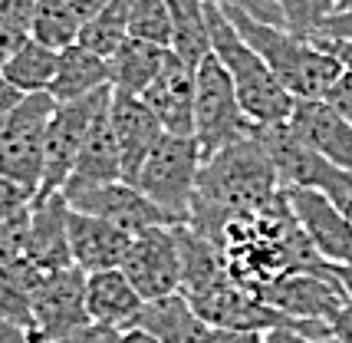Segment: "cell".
I'll return each instance as SVG.
<instances>
[{
    "instance_id": "6da1fadb",
    "label": "cell",
    "mask_w": 352,
    "mask_h": 343,
    "mask_svg": "<svg viewBox=\"0 0 352 343\" xmlns=\"http://www.w3.org/2000/svg\"><path fill=\"white\" fill-rule=\"evenodd\" d=\"M283 195V185L276 178V169L257 132L247 139L221 149L217 156L204 158L198 172V195L188 215V228L201 238L211 234L228 218L257 215L270 208Z\"/></svg>"
},
{
    "instance_id": "7a4b0ae2",
    "label": "cell",
    "mask_w": 352,
    "mask_h": 343,
    "mask_svg": "<svg viewBox=\"0 0 352 343\" xmlns=\"http://www.w3.org/2000/svg\"><path fill=\"white\" fill-rule=\"evenodd\" d=\"M228 20L237 27L250 47L261 53V60L270 66V73L280 79V86L300 103V99H326L329 90L339 83L346 73L342 63L316 47L309 37L290 33L287 27H270L254 17L237 14V10H224Z\"/></svg>"
},
{
    "instance_id": "3957f363",
    "label": "cell",
    "mask_w": 352,
    "mask_h": 343,
    "mask_svg": "<svg viewBox=\"0 0 352 343\" xmlns=\"http://www.w3.org/2000/svg\"><path fill=\"white\" fill-rule=\"evenodd\" d=\"M208 30H211V53L228 70L247 119L254 125L287 123L296 99L280 86V79L270 73V66L261 60V53L237 33V27L228 20V14L214 3H208Z\"/></svg>"
},
{
    "instance_id": "277c9868",
    "label": "cell",
    "mask_w": 352,
    "mask_h": 343,
    "mask_svg": "<svg viewBox=\"0 0 352 343\" xmlns=\"http://www.w3.org/2000/svg\"><path fill=\"white\" fill-rule=\"evenodd\" d=\"M201 162H204V156H201L195 136L165 132L152 149V156L145 158V165H142L132 185L155 208H162L171 225H188L191 205H195V195H198Z\"/></svg>"
},
{
    "instance_id": "5b68a950",
    "label": "cell",
    "mask_w": 352,
    "mask_h": 343,
    "mask_svg": "<svg viewBox=\"0 0 352 343\" xmlns=\"http://www.w3.org/2000/svg\"><path fill=\"white\" fill-rule=\"evenodd\" d=\"M257 139L263 142L267 156L274 162L276 178L283 188H303L320 191L333 205H339L346 215H352V175L322 158L316 149H309L303 139L293 136V129L283 125H257Z\"/></svg>"
},
{
    "instance_id": "8992f818",
    "label": "cell",
    "mask_w": 352,
    "mask_h": 343,
    "mask_svg": "<svg viewBox=\"0 0 352 343\" xmlns=\"http://www.w3.org/2000/svg\"><path fill=\"white\" fill-rule=\"evenodd\" d=\"M257 125L241 110L228 70L214 53L195 70V142L201 156L211 158L221 149L247 139Z\"/></svg>"
},
{
    "instance_id": "52a82bcc",
    "label": "cell",
    "mask_w": 352,
    "mask_h": 343,
    "mask_svg": "<svg viewBox=\"0 0 352 343\" xmlns=\"http://www.w3.org/2000/svg\"><path fill=\"white\" fill-rule=\"evenodd\" d=\"M109 90H99V93L76 99V103H60L53 110V116H50V123L43 129V182H40L36 195H56V191L66 188L69 175L76 169L82 139H86L99 106L109 99Z\"/></svg>"
},
{
    "instance_id": "ba28073f",
    "label": "cell",
    "mask_w": 352,
    "mask_h": 343,
    "mask_svg": "<svg viewBox=\"0 0 352 343\" xmlns=\"http://www.w3.org/2000/svg\"><path fill=\"white\" fill-rule=\"evenodd\" d=\"M125 278L142 300H158L182 291V248L175 225H155L132 238L122 258Z\"/></svg>"
},
{
    "instance_id": "9c48e42d",
    "label": "cell",
    "mask_w": 352,
    "mask_h": 343,
    "mask_svg": "<svg viewBox=\"0 0 352 343\" xmlns=\"http://www.w3.org/2000/svg\"><path fill=\"white\" fill-rule=\"evenodd\" d=\"M86 278L89 274L76 264L43 274V284L33 297V340L56 343L92 324L86 311Z\"/></svg>"
},
{
    "instance_id": "30bf717a",
    "label": "cell",
    "mask_w": 352,
    "mask_h": 343,
    "mask_svg": "<svg viewBox=\"0 0 352 343\" xmlns=\"http://www.w3.org/2000/svg\"><path fill=\"white\" fill-rule=\"evenodd\" d=\"M261 297L274 311L287 313L290 320H322V324H333V317L349 304V297H346V291H342V284L336 278V264L329 271L283 274Z\"/></svg>"
},
{
    "instance_id": "8fae6325",
    "label": "cell",
    "mask_w": 352,
    "mask_h": 343,
    "mask_svg": "<svg viewBox=\"0 0 352 343\" xmlns=\"http://www.w3.org/2000/svg\"><path fill=\"white\" fill-rule=\"evenodd\" d=\"M283 191L293 218L300 221V228L307 231L309 245L320 251L322 261L352 267V215H346L320 191H303V188H283Z\"/></svg>"
},
{
    "instance_id": "7c38bea8",
    "label": "cell",
    "mask_w": 352,
    "mask_h": 343,
    "mask_svg": "<svg viewBox=\"0 0 352 343\" xmlns=\"http://www.w3.org/2000/svg\"><path fill=\"white\" fill-rule=\"evenodd\" d=\"M66 202L76 211H86L92 218H102L109 225H116V228H122L132 238L155 228V225H171L165 218V211L155 208L132 182H109V185L86 188V191H79V195L66 198Z\"/></svg>"
},
{
    "instance_id": "4fadbf2b",
    "label": "cell",
    "mask_w": 352,
    "mask_h": 343,
    "mask_svg": "<svg viewBox=\"0 0 352 343\" xmlns=\"http://www.w3.org/2000/svg\"><path fill=\"white\" fill-rule=\"evenodd\" d=\"M109 123H112L119 158H122V178L135 182V175L142 172L145 158L152 156L158 139L165 136V129L158 125L155 112L138 96L116 93V90L109 96Z\"/></svg>"
},
{
    "instance_id": "5bb4252c",
    "label": "cell",
    "mask_w": 352,
    "mask_h": 343,
    "mask_svg": "<svg viewBox=\"0 0 352 343\" xmlns=\"http://www.w3.org/2000/svg\"><path fill=\"white\" fill-rule=\"evenodd\" d=\"M69 202L66 195H36L27 225V248L23 258L33 261L43 274L73 267V251H69Z\"/></svg>"
},
{
    "instance_id": "9a60e30c",
    "label": "cell",
    "mask_w": 352,
    "mask_h": 343,
    "mask_svg": "<svg viewBox=\"0 0 352 343\" xmlns=\"http://www.w3.org/2000/svg\"><path fill=\"white\" fill-rule=\"evenodd\" d=\"M287 125L296 139H303L322 158H329L333 165L352 175V123L339 116L326 99H300Z\"/></svg>"
},
{
    "instance_id": "2e32d148",
    "label": "cell",
    "mask_w": 352,
    "mask_h": 343,
    "mask_svg": "<svg viewBox=\"0 0 352 343\" xmlns=\"http://www.w3.org/2000/svg\"><path fill=\"white\" fill-rule=\"evenodd\" d=\"M155 112L158 125L171 136H195V66L168 56L165 70L138 96Z\"/></svg>"
},
{
    "instance_id": "e0dca14e",
    "label": "cell",
    "mask_w": 352,
    "mask_h": 343,
    "mask_svg": "<svg viewBox=\"0 0 352 343\" xmlns=\"http://www.w3.org/2000/svg\"><path fill=\"white\" fill-rule=\"evenodd\" d=\"M109 96H112V90H109ZM109 182H125V178H122V158H119L116 132H112V123H109V99H106V103L99 106V112H96L86 139H82L76 169L69 175L63 195L73 198V195L86 191V188L109 185Z\"/></svg>"
},
{
    "instance_id": "ac0fdd59",
    "label": "cell",
    "mask_w": 352,
    "mask_h": 343,
    "mask_svg": "<svg viewBox=\"0 0 352 343\" xmlns=\"http://www.w3.org/2000/svg\"><path fill=\"white\" fill-rule=\"evenodd\" d=\"M69 251H73V264L86 274L96 271H112V267H122V258L129 245H132V234H125L122 228L109 225L102 218H92L86 211L69 208Z\"/></svg>"
},
{
    "instance_id": "d6986e66",
    "label": "cell",
    "mask_w": 352,
    "mask_h": 343,
    "mask_svg": "<svg viewBox=\"0 0 352 343\" xmlns=\"http://www.w3.org/2000/svg\"><path fill=\"white\" fill-rule=\"evenodd\" d=\"M145 300L138 297L122 267L96 271L86 278V311L92 324H106L116 330H132Z\"/></svg>"
},
{
    "instance_id": "ffe728a7",
    "label": "cell",
    "mask_w": 352,
    "mask_h": 343,
    "mask_svg": "<svg viewBox=\"0 0 352 343\" xmlns=\"http://www.w3.org/2000/svg\"><path fill=\"white\" fill-rule=\"evenodd\" d=\"M135 327L152 333L158 343H214V327L201 320L182 291L158 300H145Z\"/></svg>"
},
{
    "instance_id": "44dd1931",
    "label": "cell",
    "mask_w": 352,
    "mask_h": 343,
    "mask_svg": "<svg viewBox=\"0 0 352 343\" xmlns=\"http://www.w3.org/2000/svg\"><path fill=\"white\" fill-rule=\"evenodd\" d=\"M112 86V73H109V60L96 56L92 50L73 47L60 50V60H56V76L50 83V96L56 103H76L86 96L109 90Z\"/></svg>"
},
{
    "instance_id": "7402d4cb",
    "label": "cell",
    "mask_w": 352,
    "mask_h": 343,
    "mask_svg": "<svg viewBox=\"0 0 352 343\" xmlns=\"http://www.w3.org/2000/svg\"><path fill=\"white\" fill-rule=\"evenodd\" d=\"M171 50L168 47H155L145 40H125L119 53L109 60V73H112V90L129 96H142L152 86L158 73L165 70Z\"/></svg>"
},
{
    "instance_id": "603a6c76",
    "label": "cell",
    "mask_w": 352,
    "mask_h": 343,
    "mask_svg": "<svg viewBox=\"0 0 352 343\" xmlns=\"http://www.w3.org/2000/svg\"><path fill=\"white\" fill-rule=\"evenodd\" d=\"M168 3L175 37L171 53L198 70L211 56V30H208V0H165Z\"/></svg>"
},
{
    "instance_id": "cb8c5ba5",
    "label": "cell",
    "mask_w": 352,
    "mask_h": 343,
    "mask_svg": "<svg viewBox=\"0 0 352 343\" xmlns=\"http://www.w3.org/2000/svg\"><path fill=\"white\" fill-rule=\"evenodd\" d=\"M40 284H43V271L33 261H27V258H16L14 264L0 267V313L10 317L20 327H27L30 333H33V297L40 291Z\"/></svg>"
},
{
    "instance_id": "d4e9b609",
    "label": "cell",
    "mask_w": 352,
    "mask_h": 343,
    "mask_svg": "<svg viewBox=\"0 0 352 343\" xmlns=\"http://www.w3.org/2000/svg\"><path fill=\"white\" fill-rule=\"evenodd\" d=\"M56 60H60V50H50L40 40L27 37L10 60L0 63V73L10 79L20 93H50V83L56 76Z\"/></svg>"
},
{
    "instance_id": "484cf974",
    "label": "cell",
    "mask_w": 352,
    "mask_h": 343,
    "mask_svg": "<svg viewBox=\"0 0 352 343\" xmlns=\"http://www.w3.org/2000/svg\"><path fill=\"white\" fill-rule=\"evenodd\" d=\"M132 3L135 0H109L96 17H89L79 30V47L92 50L96 56L112 60L119 47L129 40V17H132Z\"/></svg>"
},
{
    "instance_id": "4316f807",
    "label": "cell",
    "mask_w": 352,
    "mask_h": 343,
    "mask_svg": "<svg viewBox=\"0 0 352 343\" xmlns=\"http://www.w3.org/2000/svg\"><path fill=\"white\" fill-rule=\"evenodd\" d=\"M79 30H82V20L66 0H36L30 23L33 40H40L50 50H66L79 40Z\"/></svg>"
},
{
    "instance_id": "83f0119b",
    "label": "cell",
    "mask_w": 352,
    "mask_h": 343,
    "mask_svg": "<svg viewBox=\"0 0 352 343\" xmlns=\"http://www.w3.org/2000/svg\"><path fill=\"white\" fill-rule=\"evenodd\" d=\"M46 129V125H43ZM43 129H33L0 149V175L40 191L43 182Z\"/></svg>"
},
{
    "instance_id": "f1b7e54d",
    "label": "cell",
    "mask_w": 352,
    "mask_h": 343,
    "mask_svg": "<svg viewBox=\"0 0 352 343\" xmlns=\"http://www.w3.org/2000/svg\"><path fill=\"white\" fill-rule=\"evenodd\" d=\"M56 106H60V103H56L50 93L23 96V103H20L16 110L0 116V149H3L7 142H14V139H20V136L33 132V129H43Z\"/></svg>"
},
{
    "instance_id": "f546056e",
    "label": "cell",
    "mask_w": 352,
    "mask_h": 343,
    "mask_svg": "<svg viewBox=\"0 0 352 343\" xmlns=\"http://www.w3.org/2000/svg\"><path fill=\"white\" fill-rule=\"evenodd\" d=\"M129 37L171 50L175 23H171L168 3L165 0H135L132 3V17H129Z\"/></svg>"
},
{
    "instance_id": "4dcf8cb0",
    "label": "cell",
    "mask_w": 352,
    "mask_h": 343,
    "mask_svg": "<svg viewBox=\"0 0 352 343\" xmlns=\"http://www.w3.org/2000/svg\"><path fill=\"white\" fill-rule=\"evenodd\" d=\"M283 27L300 37H316L322 23L336 14V0H276Z\"/></svg>"
},
{
    "instance_id": "1f68e13d",
    "label": "cell",
    "mask_w": 352,
    "mask_h": 343,
    "mask_svg": "<svg viewBox=\"0 0 352 343\" xmlns=\"http://www.w3.org/2000/svg\"><path fill=\"white\" fill-rule=\"evenodd\" d=\"M33 202H36V188L20 185L14 178L0 175V221L27 218L33 211Z\"/></svg>"
},
{
    "instance_id": "d6a6232c",
    "label": "cell",
    "mask_w": 352,
    "mask_h": 343,
    "mask_svg": "<svg viewBox=\"0 0 352 343\" xmlns=\"http://www.w3.org/2000/svg\"><path fill=\"white\" fill-rule=\"evenodd\" d=\"M27 225H30V215L27 218H16V221H0V267L14 264L16 258H23Z\"/></svg>"
},
{
    "instance_id": "836d02e7",
    "label": "cell",
    "mask_w": 352,
    "mask_h": 343,
    "mask_svg": "<svg viewBox=\"0 0 352 343\" xmlns=\"http://www.w3.org/2000/svg\"><path fill=\"white\" fill-rule=\"evenodd\" d=\"M221 10H237V14H247L261 23H270V27H283V14L276 7V0H208Z\"/></svg>"
},
{
    "instance_id": "e575fe53",
    "label": "cell",
    "mask_w": 352,
    "mask_h": 343,
    "mask_svg": "<svg viewBox=\"0 0 352 343\" xmlns=\"http://www.w3.org/2000/svg\"><path fill=\"white\" fill-rule=\"evenodd\" d=\"M33 10H36V0H0V27L16 37H30Z\"/></svg>"
},
{
    "instance_id": "d590c367",
    "label": "cell",
    "mask_w": 352,
    "mask_h": 343,
    "mask_svg": "<svg viewBox=\"0 0 352 343\" xmlns=\"http://www.w3.org/2000/svg\"><path fill=\"white\" fill-rule=\"evenodd\" d=\"M263 343H339L333 337V330H290L280 327L263 333Z\"/></svg>"
},
{
    "instance_id": "8d00e7d4",
    "label": "cell",
    "mask_w": 352,
    "mask_h": 343,
    "mask_svg": "<svg viewBox=\"0 0 352 343\" xmlns=\"http://www.w3.org/2000/svg\"><path fill=\"white\" fill-rule=\"evenodd\" d=\"M119 337H122V330L106 327V324H86L56 343H119Z\"/></svg>"
},
{
    "instance_id": "74e56055",
    "label": "cell",
    "mask_w": 352,
    "mask_h": 343,
    "mask_svg": "<svg viewBox=\"0 0 352 343\" xmlns=\"http://www.w3.org/2000/svg\"><path fill=\"white\" fill-rule=\"evenodd\" d=\"M326 103H329L339 116H346L352 123V73H342V76H339V83L329 90V96H326Z\"/></svg>"
},
{
    "instance_id": "f35d334b",
    "label": "cell",
    "mask_w": 352,
    "mask_h": 343,
    "mask_svg": "<svg viewBox=\"0 0 352 343\" xmlns=\"http://www.w3.org/2000/svg\"><path fill=\"white\" fill-rule=\"evenodd\" d=\"M316 37H322V40H352V10L349 14H333Z\"/></svg>"
},
{
    "instance_id": "ab89813d",
    "label": "cell",
    "mask_w": 352,
    "mask_h": 343,
    "mask_svg": "<svg viewBox=\"0 0 352 343\" xmlns=\"http://www.w3.org/2000/svg\"><path fill=\"white\" fill-rule=\"evenodd\" d=\"M316 47H322L326 53H333L339 63H342V70L352 73V40H322V37H309Z\"/></svg>"
},
{
    "instance_id": "60d3db41",
    "label": "cell",
    "mask_w": 352,
    "mask_h": 343,
    "mask_svg": "<svg viewBox=\"0 0 352 343\" xmlns=\"http://www.w3.org/2000/svg\"><path fill=\"white\" fill-rule=\"evenodd\" d=\"M0 343H33V333L0 313Z\"/></svg>"
},
{
    "instance_id": "b9f144b4",
    "label": "cell",
    "mask_w": 352,
    "mask_h": 343,
    "mask_svg": "<svg viewBox=\"0 0 352 343\" xmlns=\"http://www.w3.org/2000/svg\"><path fill=\"white\" fill-rule=\"evenodd\" d=\"M329 330H333V337H336L339 343H352V300L336 313V317H333Z\"/></svg>"
},
{
    "instance_id": "7bdbcfd3",
    "label": "cell",
    "mask_w": 352,
    "mask_h": 343,
    "mask_svg": "<svg viewBox=\"0 0 352 343\" xmlns=\"http://www.w3.org/2000/svg\"><path fill=\"white\" fill-rule=\"evenodd\" d=\"M23 96L27 93H20L14 83L0 73V116H3V112H10V110H16V106L23 103Z\"/></svg>"
},
{
    "instance_id": "ee69618b",
    "label": "cell",
    "mask_w": 352,
    "mask_h": 343,
    "mask_svg": "<svg viewBox=\"0 0 352 343\" xmlns=\"http://www.w3.org/2000/svg\"><path fill=\"white\" fill-rule=\"evenodd\" d=\"M214 343H263V333H254V330H214Z\"/></svg>"
},
{
    "instance_id": "f6af8a7d",
    "label": "cell",
    "mask_w": 352,
    "mask_h": 343,
    "mask_svg": "<svg viewBox=\"0 0 352 343\" xmlns=\"http://www.w3.org/2000/svg\"><path fill=\"white\" fill-rule=\"evenodd\" d=\"M66 3H69V7L76 10V17H79V20L86 23L89 17H96V14H99V10H102V7H106L109 0H66Z\"/></svg>"
},
{
    "instance_id": "bcb514c9",
    "label": "cell",
    "mask_w": 352,
    "mask_h": 343,
    "mask_svg": "<svg viewBox=\"0 0 352 343\" xmlns=\"http://www.w3.org/2000/svg\"><path fill=\"white\" fill-rule=\"evenodd\" d=\"M23 40H27V37H16V33H10V30H3V27H0V63L10 60Z\"/></svg>"
},
{
    "instance_id": "7dc6e473",
    "label": "cell",
    "mask_w": 352,
    "mask_h": 343,
    "mask_svg": "<svg viewBox=\"0 0 352 343\" xmlns=\"http://www.w3.org/2000/svg\"><path fill=\"white\" fill-rule=\"evenodd\" d=\"M119 343H158V340H155L152 333H145V330L132 327V330H122V337H119Z\"/></svg>"
},
{
    "instance_id": "c3c4849f",
    "label": "cell",
    "mask_w": 352,
    "mask_h": 343,
    "mask_svg": "<svg viewBox=\"0 0 352 343\" xmlns=\"http://www.w3.org/2000/svg\"><path fill=\"white\" fill-rule=\"evenodd\" d=\"M336 278H339V284H342L346 297L352 300V267H339V264H336Z\"/></svg>"
},
{
    "instance_id": "681fc988",
    "label": "cell",
    "mask_w": 352,
    "mask_h": 343,
    "mask_svg": "<svg viewBox=\"0 0 352 343\" xmlns=\"http://www.w3.org/2000/svg\"><path fill=\"white\" fill-rule=\"evenodd\" d=\"M352 10V0H336V14H349Z\"/></svg>"
}]
</instances>
